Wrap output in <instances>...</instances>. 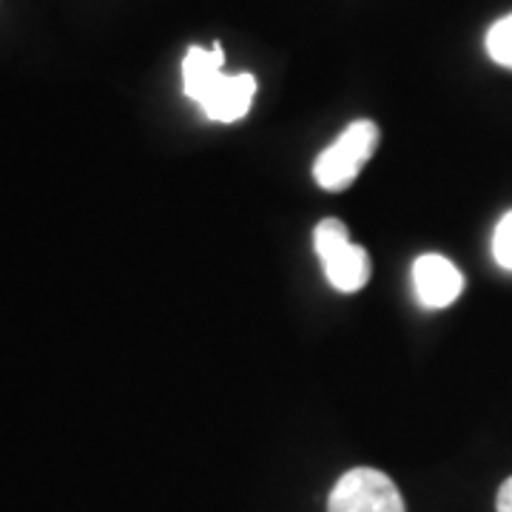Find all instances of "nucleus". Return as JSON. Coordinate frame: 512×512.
Here are the masks:
<instances>
[{
    "mask_svg": "<svg viewBox=\"0 0 512 512\" xmlns=\"http://www.w3.org/2000/svg\"><path fill=\"white\" fill-rule=\"evenodd\" d=\"M225 52L220 43L211 49L191 46L183 57V92L191 97L202 114L214 123H237L242 120L256 94L254 74H225Z\"/></svg>",
    "mask_w": 512,
    "mask_h": 512,
    "instance_id": "f257e3e1",
    "label": "nucleus"
},
{
    "mask_svg": "<svg viewBox=\"0 0 512 512\" xmlns=\"http://www.w3.org/2000/svg\"><path fill=\"white\" fill-rule=\"evenodd\" d=\"M325 265L328 282L342 293H356L370 282V256L362 245L348 242L339 251H333L325 259H319Z\"/></svg>",
    "mask_w": 512,
    "mask_h": 512,
    "instance_id": "39448f33",
    "label": "nucleus"
},
{
    "mask_svg": "<svg viewBox=\"0 0 512 512\" xmlns=\"http://www.w3.org/2000/svg\"><path fill=\"white\" fill-rule=\"evenodd\" d=\"M487 55L493 57L498 66L512 69V15L495 20L487 32Z\"/></svg>",
    "mask_w": 512,
    "mask_h": 512,
    "instance_id": "423d86ee",
    "label": "nucleus"
},
{
    "mask_svg": "<svg viewBox=\"0 0 512 512\" xmlns=\"http://www.w3.org/2000/svg\"><path fill=\"white\" fill-rule=\"evenodd\" d=\"M495 510L512 512V476L501 484V490H498V501H495Z\"/></svg>",
    "mask_w": 512,
    "mask_h": 512,
    "instance_id": "1a4fd4ad",
    "label": "nucleus"
},
{
    "mask_svg": "<svg viewBox=\"0 0 512 512\" xmlns=\"http://www.w3.org/2000/svg\"><path fill=\"white\" fill-rule=\"evenodd\" d=\"M493 256L498 262V268L512 271V211H507L498 225H495L493 234Z\"/></svg>",
    "mask_w": 512,
    "mask_h": 512,
    "instance_id": "6e6552de",
    "label": "nucleus"
},
{
    "mask_svg": "<svg viewBox=\"0 0 512 512\" xmlns=\"http://www.w3.org/2000/svg\"><path fill=\"white\" fill-rule=\"evenodd\" d=\"M350 234H348V225L339 220H322L316 225V231H313V248H316V256L319 259H325L333 251H339L342 245H348Z\"/></svg>",
    "mask_w": 512,
    "mask_h": 512,
    "instance_id": "0eeeda50",
    "label": "nucleus"
},
{
    "mask_svg": "<svg viewBox=\"0 0 512 512\" xmlns=\"http://www.w3.org/2000/svg\"><path fill=\"white\" fill-rule=\"evenodd\" d=\"M413 285L424 308L441 311L450 308L464 291V276L456 265L441 254H421L413 262Z\"/></svg>",
    "mask_w": 512,
    "mask_h": 512,
    "instance_id": "20e7f679",
    "label": "nucleus"
},
{
    "mask_svg": "<svg viewBox=\"0 0 512 512\" xmlns=\"http://www.w3.org/2000/svg\"><path fill=\"white\" fill-rule=\"evenodd\" d=\"M379 146V126L370 120L350 123L339 140L328 146L313 163V180L325 191H345Z\"/></svg>",
    "mask_w": 512,
    "mask_h": 512,
    "instance_id": "f03ea898",
    "label": "nucleus"
},
{
    "mask_svg": "<svg viewBox=\"0 0 512 512\" xmlns=\"http://www.w3.org/2000/svg\"><path fill=\"white\" fill-rule=\"evenodd\" d=\"M328 512H407L396 481L373 467H356L330 490Z\"/></svg>",
    "mask_w": 512,
    "mask_h": 512,
    "instance_id": "7ed1b4c3",
    "label": "nucleus"
}]
</instances>
